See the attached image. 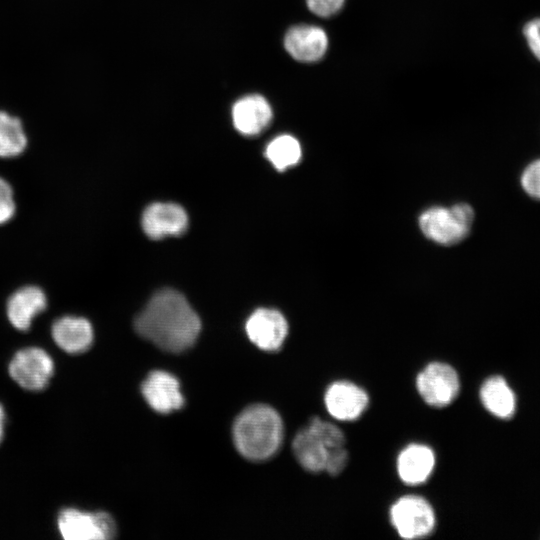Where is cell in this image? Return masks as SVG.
Segmentation results:
<instances>
[{
  "label": "cell",
  "mask_w": 540,
  "mask_h": 540,
  "mask_svg": "<svg viewBox=\"0 0 540 540\" xmlns=\"http://www.w3.org/2000/svg\"><path fill=\"white\" fill-rule=\"evenodd\" d=\"M134 327L159 348L178 353L194 344L201 321L181 293L164 289L154 294L137 315Z\"/></svg>",
  "instance_id": "cell-1"
},
{
  "label": "cell",
  "mask_w": 540,
  "mask_h": 540,
  "mask_svg": "<svg viewBox=\"0 0 540 540\" xmlns=\"http://www.w3.org/2000/svg\"><path fill=\"white\" fill-rule=\"evenodd\" d=\"M233 440L238 452L246 459H269L282 444V419L277 411L268 405L249 406L234 422Z\"/></svg>",
  "instance_id": "cell-2"
},
{
  "label": "cell",
  "mask_w": 540,
  "mask_h": 540,
  "mask_svg": "<svg viewBox=\"0 0 540 540\" xmlns=\"http://www.w3.org/2000/svg\"><path fill=\"white\" fill-rule=\"evenodd\" d=\"M473 221V208L467 203H457L450 208L435 206L423 211L418 224L431 241L454 245L469 235Z\"/></svg>",
  "instance_id": "cell-3"
},
{
  "label": "cell",
  "mask_w": 540,
  "mask_h": 540,
  "mask_svg": "<svg viewBox=\"0 0 540 540\" xmlns=\"http://www.w3.org/2000/svg\"><path fill=\"white\" fill-rule=\"evenodd\" d=\"M57 528L65 540H108L116 534V524L106 512H85L63 508L57 516Z\"/></svg>",
  "instance_id": "cell-4"
},
{
  "label": "cell",
  "mask_w": 540,
  "mask_h": 540,
  "mask_svg": "<svg viewBox=\"0 0 540 540\" xmlns=\"http://www.w3.org/2000/svg\"><path fill=\"white\" fill-rule=\"evenodd\" d=\"M55 370L49 353L40 347L30 346L18 350L8 365L10 377L23 389H45Z\"/></svg>",
  "instance_id": "cell-5"
},
{
  "label": "cell",
  "mask_w": 540,
  "mask_h": 540,
  "mask_svg": "<svg viewBox=\"0 0 540 540\" xmlns=\"http://www.w3.org/2000/svg\"><path fill=\"white\" fill-rule=\"evenodd\" d=\"M390 520L400 537L417 539L429 535L435 526L432 506L422 497L407 495L390 508Z\"/></svg>",
  "instance_id": "cell-6"
},
{
  "label": "cell",
  "mask_w": 540,
  "mask_h": 540,
  "mask_svg": "<svg viewBox=\"0 0 540 540\" xmlns=\"http://www.w3.org/2000/svg\"><path fill=\"white\" fill-rule=\"evenodd\" d=\"M416 385L422 399L434 407L449 405L457 397L460 389L455 369L440 362L428 364L418 374Z\"/></svg>",
  "instance_id": "cell-7"
},
{
  "label": "cell",
  "mask_w": 540,
  "mask_h": 540,
  "mask_svg": "<svg viewBox=\"0 0 540 540\" xmlns=\"http://www.w3.org/2000/svg\"><path fill=\"white\" fill-rule=\"evenodd\" d=\"M245 330L257 347L265 351H276L287 337L288 323L278 310L259 308L249 316Z\"/></svg>",
  "instance_id": "cell-8"
},
{
  "label": "cell",
  "mask_w": 540,
  "mask_h": 540,
  "mask_svg": "<svg viewBox=\"0 0 540 540\" xmlns=\"http://www.w3.org/2000/svg\"><path fill=\"white\" fill-rule=\"evenodd\" d=\"M367 393L348 381L332 383L324 395L328 413L340 421H353L359 418L368 406Z\"/></svg>",
  "instance_id": "cell-9"
},
{
  "label": "cell",
  "mask_w": 540,
  "mask_h": 540,
  "mask_svg": "<svg viewBox=\"0 0 540 540\" xmlns=\"http://www.w3.org/2000/svg\"><path fill=\"white\" fill-rule=\"evenodd\" d=\"M44 290L37 285H26L15 290L6 301V316L10 324L21 332L28 331L36 316L47 309Z\"/></svg>",
  "instance_id": "cell-10"
},
{
  "label": "cell",
  "mask_w": 540,
  "mask_h": 540,
  "mask_svg": "<svg viewBox=\"0 0 540 540\" xmlns=\"http://www.w3.org/2000/svg\"><path fill=\"white\" fill-rule=\"evenodd\" d=\"M142 229L151 239L181 235L188 225L185 210L175 203H152L143 212Z\"/></svg>",
  "instance_id": "cell-11"
},
{
  "label": "cell",
  "mask_w": 540,
  "mask_h": 540,
  "mask_svg": "<svg viewBox=\"0 0 540 540\" xmlns=\"http://www.w3.org/2000/svg\"><path fill=\"white\" fill-rule=\"evenodd\" d=\"M284 47L296 61L312 63L325 55L328 37L321 27L308 24L296 25L286 32Z\"/></svg>",
  "instance_id": "cell-12"
},
{
  "label": "cell",
  "mask_w": 540,
  "mask_h": 540,
  "mask_svg": "<svg viewBox=\"0 0 540 540\" xmlns=\"http://www.w3.org/2000/svg\"><path fill=\"white\" fill-rule=\"evenodd\" d=\"M141 392L149 406L159 413H170L184 405L178 379L166 371L150 372L142 382Z\"/></svg>",
  "instance_id": "cell-13"
},
{
  "label": "cell",
  "mask_w": 540,
  "mask_h": 540,
  "mask_svg": "<svg viewBox=\"0 0 540 540\" xmlns=\"http://www.w3.org/2000/svg\"><path fill=\"white\" fill-rule=\"evenodd\" d=\"M273 111L270 103L259 94L238 99L232 107V120L236 130L245 136H255L271 123Z\"/></svg>",
  "instance_id": "cell-14"
},
{
  "label": "cell",
  "mask_w": 540,
  "mask_h": 540,
  "mask_svg": "<svg viewBox=\"0 0 540 540\" xmlns=\"http://www.w3.org/2000/svg\"><path fill=\"white\" fill-rule=\"evenodd\" d=\"M51 337L64 352L79 354L90 348L94 331L90 321L81 316L65 315L51 325Z\"/></svg>",
  "instance_id": "cell-15"
},
{
  "label": "cell",
  "mask_w": 540,
  "mask_h": 540,
  "mask_svg": "<svg viewBox=\"0 0 540 540\" xmlns=\"http://www.w3.org/2000/svg\"><path fill=\"white\" fill-rule=\"evenodd\" d=\"M435 466V455L431 448L422 444H411L397 458V472L407 485L424 483Z\"/></svg>",
  "instance_id": "cell-16"
},
{
  "label": "cell",
  "mask_w": 540,
  "mask_h": 540,
  "mask_svg": "<svg viewBox=\"0 0 540 540\" xmlns=\"http://www.w3.org/2000/svg\"><path fill=\"white\" fill-rule=\"evenodd\" d=\"M480 399L486 410L497 418L509 419L515 413V394L501 376H492L483 382Z\"/></svg>",
  "instance_id": "cell-17"
},
{
  "label": "cell",
  "mask_w": 540,
  "mask_h": 540,
  "mask_svg": "<svg viewBox=\"0 0 540 540\" xmlns=\"http://www.w3.org/2000/svg\"><path fill=\"white\" fill-rule=\"evenodd\" d=\"M292 449L304 469L314 473L325 471L329 450L309 426L295 435Z\"/></svg>",
  "instance_id": "cell-18"
},
{
  "label": "cell",
  "mask_w": 540,
  "mask_h": 540,
  "mask_svg": "<svg viewBox=\"0 0 540 540\" xmlns=\"http://www.w3.org/2000/svg\"><path fill=\"white\" fill-rule=\"evenodd\" d=\"M28 144L21 120L5 111H0V158L8 159L21 155Z\"/></svg>",
  "instance_id": "cell-19"
},
{
  "label": "cell",
  "mask_w": 540,
  "mask_h": 540,
  "mask_svg": "<svg viewBox=\"0 0 540 540\" xmlns=\"http://www.w3.org/2000/svg\"><path fill=\"white\" fill-rule=\"evenodd\" d=\"M265 155L277 170L283 171L296 165L302 152L300 143L295 137L283 134L269 142Z\"/></svg>",
  "instance_id": "cell-20"
},
{
  "label": "cell",
  "mask_w": 540,
  "mask_h": 540,
  "mask_svg": "<svg viewBox=\"0 0 540 540\" xmlns=\"http://www.w3.org/2000/svg\"><path fill=\"white\" fill-rule=\"evenodd\" d=\"M308 426L319 436L328 450L345 447V436L334 424L313 418Z\"/></svg>",
  "instance_id": "cell-21"
},
{
  "label": "cell",
  "mask_w": 540,
  "mask_h": 540,
  "mask_svg": "<svg viewBox=\"0 0 540 540\" xmlns=\"http://www.w3.org/2000/svg\"><path fill=\"white\" fill-rule=\"evenodd\" d=\"M522 190L533 200L540 201V157L528 162L519 177Z\"/></svg>",
  "instance_id": "cell-22"
},
{
  "label": "cell",
  "mask_w": 540,
  "mask_h": 540,
  "mask_svg": "<svg viewBox=\"0 0 540 540\" xmlns=\"http://www.w3.org/2000/svg\"><path fill=\"white\" fill-rule=\"evenodd\" d=\"M16 213L14 190L11 184L0 176V225L9 222Z\"/></svg>",
  "instance_id": "cell-23"
},
{
  "label": "cell",
  "mask_w": 540,
  "mask_h": 540,
  "mask_svg": "<svg viewBox=\"0 0 540 540\" xmlns=\"http://www.w3.org/2000/svg\"><path fill=\"white\" fill-rule=\"evenodd\" d=\"M522 35L529 51L540 62V16L525 22Z\"/></svg>",
  "instance_id": "cell-24"
},
{
  "label": "cell",
  "mask_w": 540,
  "mask_h": 540,
  "mask_svg": "<svg viewBox=\"0 0 540 540\" xmlns=\"http://www.w3.org/2000/svg\"><path fill=\"white\" fill-rule=\"evenodd\" d=\"M345 0H306L309 10L319 17H330L338 13Z\"/></svg>",
  "instance_id": "cell-25"
},
{
  "label": "cell",
  "mask_w": 540,
  "mask_h": 540,
  "mask_svg": "<svg viewBox=\"0 0 540 540\" xmlns=\"http://www.w3.org/2000/svg\"><path fill=\"white\" fill-rule=\"evenodd\" d=\"M348 462V452L345 447L329 450L325 471L330 475H338L343 471Z\"/></svg>",
  "instance_id": "cell-26"
},
{
  "label": "cell",
  "mask_w": 540,
  "mask_h": 540,
  "mask_svg": "<svg viewBox=\"0 0 540 540\" xmlns=\"http://www.w3.org/2000/svg\"><path fill=\"white\" fill-rule=\"evenodd\" d=\"M5 420H6L5 410H4L3 405L0 403V443L4 436Z\"/></svg>",
  "instance_id": "cell-27"
}]
</instances>
